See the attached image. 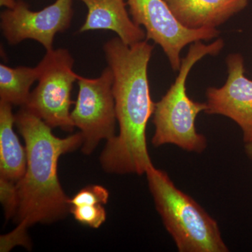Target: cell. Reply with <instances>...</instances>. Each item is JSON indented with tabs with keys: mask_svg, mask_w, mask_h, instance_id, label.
<instances>
[{
	"mask_svg": "<svg viewBox=\"0 0 252 252\" xmlns=\"http://www.w3.org/2000/svg\"><path fill=\"white\" fill-rule=\"evenodd\" d=\"M153 50L147 39L129 46L115 37L104 44L114 75L113 94L119 127V134L107 141L100 156L101 165L109 173L142 175L153 165L146 138L147 123L156 105L147 74Z\"/></svg>",
	"mask_w": 252,
	"mask_h": 252,
	"instance_id": "6da1fadb",
	"label": "cell"
},
{
	"mask_svg": "<svg viewBox=\"0 0 252 252\" xmlns=\"http://www.w3.org/2000/svg\"><path fill=\"white\" fill-rule=\"evenodd\" d=\"M18 131L26 142L27 167L17 182L18 206L15 230L27 235L37 223H50L65 217L69 198L58 177V162L63 154L82 146L81 132L65 138L56 137L52 127L22 107L15 115Z\"/></svg>",
	"mask_w": 252,
	"mask_h": 252,
	"instance_id": "7a4b0ae2",
	"label": "cell"
},
{
	"mask_svg": "<svg viewBox=\"0 0 252 252\" xmlns=\"http://www.w3.org/2000/svg\"><path fill=\"white\" fill-rule=\"evenodd\" d=\"M156 208L180 252H228L218 223L167 172L152 166L145 173Z\"/></svg>",
	"mask_w": 252,
	"mask_h": 252,
	"instance_id": "3957f363",
	"label": "cell"
},
{
	"mask_svg": "<svg viewBox=\"0 0 252 252\" xmlns=\"http://www.w3.org/2000/svg\"><path fill=\"white\" fill-rule=\"evenodd\" d=\"M224 46L223 39L210 44L196 41L190 45L187 56L182 59L179 74L166 94L156 103L153 124L155 132L152 144L158 147L174 144L183 150L201 154L207 148L206 137L198 132L195 120L205 112L206 102H195L189 97L186 82L194 64L206 56H216Z\"/></svg>",
	"mask_w": 252,
	"mask_h": 252,
	"instance_id": "277c9868",
	"label": "cell"
},
{
	"mask_svg": "<svg viewBox=\"0 0 252 252\" xmlns=\"http://www.w3.org/2000/svg\"><path fill=\"white\" fill-rule=\"evenodd\" d=\"M73 64L74 59L67 49L46 51L38 64V85L23 107L50 127L70 132L75 127L71 117V92L79 77L73 71Z\"/></svg>",
	"mask_w": 252,
	"mask_h": 252,
	"instance_id": "5b68a950",
	"label": "cell"
},
{
	"mask_svg": "<svg viewBox=\"0 0 252 252\" xmlns=\"http://www.w3.org/2000/svg\"><path fill=\"white\" fill-rule=\"evenodd\" d=\"M77 81L79 94L71 117L82 135L83 153L89 155L100 141H108L116 135L114 75L108 67L99 77L89 79L79 76Z\"/></svg>",
	"mask_w": 252,
	"mask_h": 252,
	"instance_id": "8992f818",
	"label": "cell"
},
{
	"mask_svg": "<svg viewBox=\"0 0 252 252\" xmlns=\"http://www.w3.org/2000/svg\"><path fill=\"white\" fill-rule=\"evenodd\" d=\"M132 21L143 26L146 39L158 44L166 55L172 69L180 70L182 50L199 41L217 38V28L190 29L177 19L165 0H126Z\"/></svg>",
	"mask_w": 252,
	"mask_h": 252,
	"instance_id": "52a82bcc",
	"label": "cell"
},
{
	"mask_svg": "<svg viewBox=\"0 0 252 252\" xmlns=\"http://www.w3.org/2000/svg\"><path fill=\"white\" fill-rule=\"evenodd\" d=\"M73 0H56L54 4L38 11L18 1L1 14L3 34L11 45L25 39L38 41L46 51L53 50L54 37L70 26L73 16Z\"/></svg>",
	"mask_w": 252,
	"mask_h": 252,
	"instance_id": "ba28073f",
	"label": "cell"
},
{
	"mask_svg": "<svg viewBox=\"0 0 252 252\" xmlns=\"http://www.w3.org/2000/svg\"><path fill=\"white\" fill-rule=\"evenodd\" d=\"M226 65L224 85L207 89L205 112L224 116L236 123L243 131L244 142L248 143L252 141V80L245 75L241 54H230Z\"/></svg>",
	"mask_w": 252,
	"mask_h": 252,
	"instance_id": "9c48e42d",
	"label": "cell"
},
{
	"mask_svg": "<svg viewBox=\"0 0 252 252\" xmlns=\"http://www.w3.org/2000/svg\"><path fill=\"white\" fill-rule=\"evenodd\" d=\"M88 9L81 32L97 30L111 31L129 46L145 40L146 32L131 19L126 0H80Z\"/></svg>",
	"mask_w": 252,
	"mask_h": 252,
	"instance_id": "30bf717a",
	"label": "cell"
},
{
	"mask_svg": "<svg viewBox=\"0 0 252 252\" xmlns=\"http://www.w3.org/2000/svg\"><path fill=\"white\" fill-rule=\"evenodd\" d=\"M177 19L190 29L217 28L248 6L249 0H165Z\"/></svg>",
	"mask_w": 252,
	"mask_h": 252,
	"instance_id": "8fae6325",
	"label": "cell"
},
{
	"mask_svg": "<svg viewBox=\"0 0 252 252\" xmlns=\"http://www.w3.org/2000/svg\"><path fill=\"white\" fill-rule=\"evenodd\" d=\"M16 122L11 104L0 101V175L17 182L27 167V153L15 133Z\"/></svg>",
	"mask_w": 252,
	"mask_h": 252,
	"instance_id": "7c38bea8",
	"label": "cell"
},
{
	"mask_svg": "<svg viewBox=\"0 0 252 252\" xmlns=\"http://www.w3.org/2000/svg\"><path fill=\"white\" fill-rule=\"evenodd\" d=\"M39 76V68L11 67L0 64V101L21 105L27 103L31 86Z\"/></svg>",
	"mask_w": 252,
	"mask_h": 252,
	"instance_id": "4fadbf2b",
	"label": "cell"
},
{
	"mask_svg": "<svg viewBox=\"0 0 252 252\" xmlns=\"http://www.w3.org/2000/svg\"><path fill=\"white\" fill-rule=\"evenodd\" d=\"M69 212L79 223L97 228L106 220V211L102 204L82 203L71 205Z\"/></svg>",
	"mask_w": 252,
	"mask_h": 252,
	"instance_id": "5bb4252c",
	"label": "cell"
},
{
	"mask_svg": "<svg viewBox=\"0 0 252 252\" xmlns=\"http://www.w3.org/2000/svg\"><path fill=\"white\" fill-rule=\"evenodd\" d=\"M0 200L6 219L15 217L18 206L17 183L0 177Z\"/></svg>",
	"mask_w": 252,
	"mask_h": 252,
	"instance_id": "9a60e30c",
	"label": "cell"
},
{
	"mask_svg": "<svg viewBox=\"0 0 252 252\" xmlns=\"http://www.w3.org/2000/svg\"><path fill=\"white\" fill-rule=\"evenodd\" d=\"M109 196L108 190L102 186H88L79 190L72 198L69 199V207L82 203H99L105 205L108 202Z\"/></svg>",
	"mask_w": 252,
	"mask_h": 252,
	"instance_id": "2e32d148",
	"label": "cell"
},
{
	"mask_svg": "<svg viewBox=\"0 0 252 252\" xmlns=\"http://www.w3.org/2000/svg\"><path fill=\"white\" fill-rule=\"evenodd\" d=\"M245 153H246L249 158L252 160V141L245 144Z\"/></svg>",
	"mask_w": 252,
	"mask_h": 252,
	"instance_id": "e0dca14e",
	"label": "cell"
}]
</instances>
